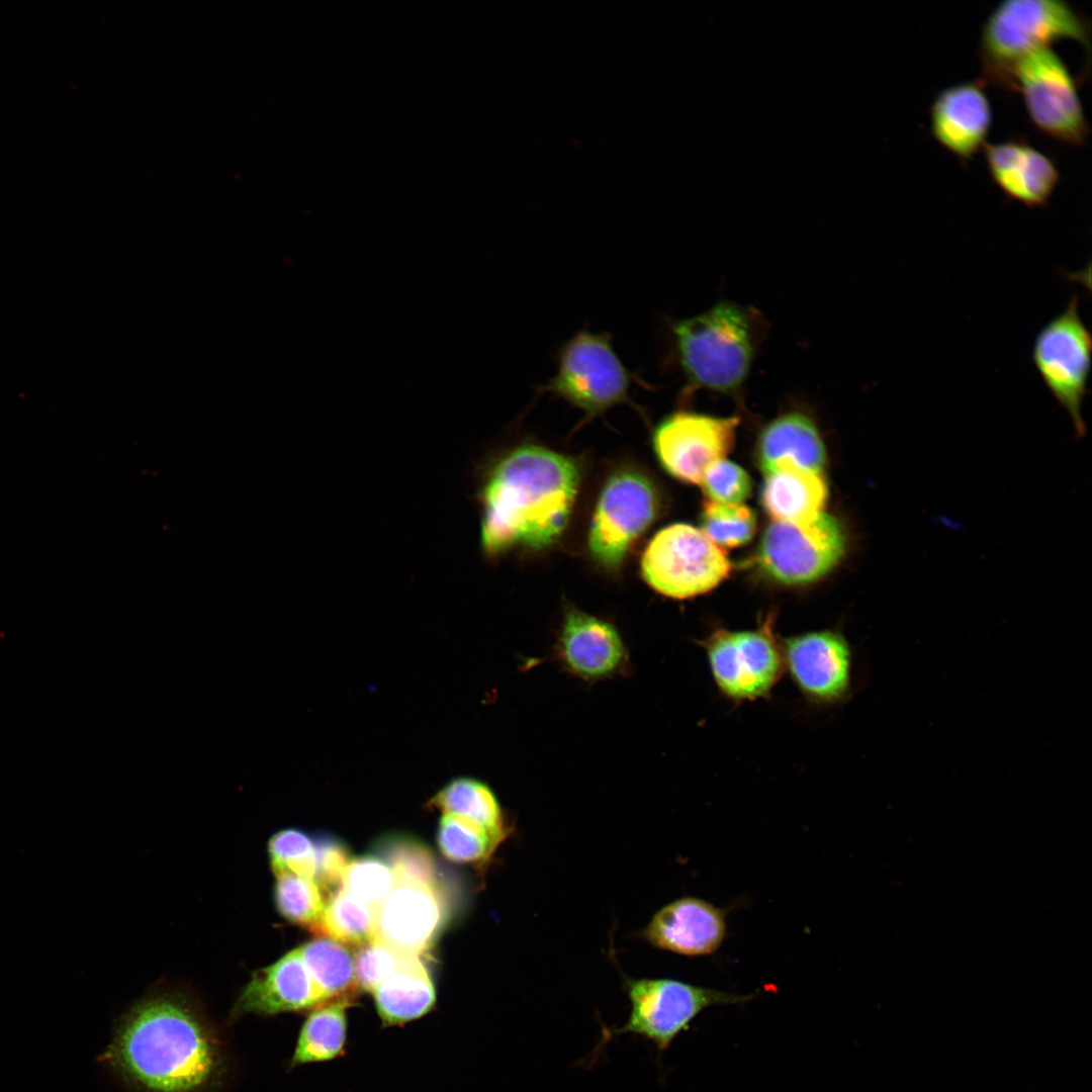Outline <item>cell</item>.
Returning <instances> with one entry per match:
<instances>
[{"label": "cell", "instance_id": "cell-1", "mask_svg": "<svg viewBox=\"0 0 1092 1092\" xmlns=\"http://www.w3.org/2000/svg\"><path fill=\"white\" fill-rule=\"evenodd\" d=\"M98 1062L134 1092H216L229 1069L216 1027L187 998L170 993L132 1005Z\"/></svg>", "mask_w": 1092, "mask_h": 1092}, {"label": "cell", "instance_id": "cell-2", "mask_svg": "<svg viewBox=\"0 0 1092 1092\" xmlns=\"http://www.w3.org/2000/svg\"><path fill=\"white\" fill-rule=\"evenodd\" d=\"M578 486V467L568 457L538 446L512 451L492 468L481 492L484 552L494 556L515 546L541 549L555 542Z\"/></svg>", "mask_w": 1092, "mask_h": 1092}, {"label": "cell", "instance_id": "cell-3", "mask_svg": "<svg viewBox=\"0 0 1092 1092\" xmlns=\"http://www.w3.org/2000/svg\"><path fill=\"white\" fill-rule=\"evenodd\" d=\"M679 367L690 386L730 393L747 379L757 345L756 326L744 307L719 301L672 322Z\"/></svg>", "mask_w": 1092, "mask_h": 1092}, {"label": "cell", "instance_id": "cell-4", "mask_svg": "<svg viewBox=\"0 0 1092 1092\" xmlns=\"http://www.w3.org/2000/svg\"><path fill=\"white\" fill-rule=\"evenodd\" d=\"M1062 38L1078 41L1089 53V23L1067 2H1001L982 28L980 58L985 79L1011 89V73L1017 61L1027 53Z\"/></svg>", "mask_w": 1092, "mask_h": 1092}, {"label": "cell", "instance_id": "cell-5", "mask_svg": "<svg viewBox=\"0 0 1092 1092\" xmlns=\"http://www.w3.org/2000/svg\"><path fill=\"white\" fill-rule=\"evenodd\" d=\"M846 546L844 526L821 512L804 522L774 521L763 532L755 560L770 580L800 586L829 573L844 556Z\"/></svg>", "mask_w": 1092, "mask_h": 1092}, {"label": "cell", "instance_id": "cell-6", "mask_svg": "<svg viewBox=\"0 0 1092 1092\" xmlns=\"http://www.w3.org/2000/svg\"><path fill=\"white\" fill-rule=\"evenodd\" d=\"M556 374L544 385L589 415L629 400L633 374L613 348L609 334L580 331L562 344Z\"/></svg>", "mask_w": 1092, "mask_h": 1092}, {"label": "cell", "instance_id": "cell-7", "mask_svg": "<svg viewBox=\"0 0 1092 1092\" xmlns=\"http://www.w3.org/2000/svg\"><path fill=\"white\" fill-rule=\"evenodd\" d=\"M625 990L631 1004L628 1020L620 1027L606 1029L604 1037L636 1034L651 1041L659 1053L666 1051L704 1009L741 1004L754 997V994L728 993L673 979H627Z\"/></svg>", "mask_w": 1092, "mask_h": 1092}, {"label": "cell", "instance_id": "cell-8", "mask_svg": "<svg viewBox=\"0 0 1092 1092\" xmlns=\"http://www.w3.org/2000/svg\"><path fill=\"white\" fill-rule=\"evenodd\" d=\"M731 570L724 550L701 530L673 524L649 542L641 559L645 581L672 599H690L715 588Z\"/></svg>", "mask_w": 1092, "mask_h": 1092}, {"label": "cell", "instance_id": "cell-9", "mask_svg": "<svg viewBox=\"0 0 1092 1092\" xmlns=\"http://www.w3.org/2000/svg\"><path fill=\"white\" fill-rule=\"evenodd\" d=\"M1074 294L1065 309L1037 333L1031 358L1045 387L1069 415L1076 435L1086 434L1082 404L1088 392L1092 336Z\"/></svg>", "mask_w": 1092, "mask_h": 1092}, {"label": "cell", "instance_id": "cell-10", "mask_svg": "<svg viewBox=\"0 0 1092 1092\" xmlns=\"http://www.w3.org/2000/svg\"><path fill=\"white\" fill-rule=\"evenodd\" d=\"M1011 89L1023 96L1032 123L1046 135L1083 146L1089 133L1076 82L1058 54L1040 47L1014 65Z\"/></svg>", "mask_w": 1092, "mask_h": 1092}, {"label": "cell", "instance_id": "cell-11", "mask_svg": "<svg viewBox=\"0 0 1092 1092\" xmlns=\"http://www.w3.org/2000/svg\"><path fill=\"white\" fill-rule=\"evenodd\" d=\"M701 645L717 688L734 702L767 697L784 670L782 644L770 618L753 630L719 628Z\"/></svg>", "mask_w": 1092, "mask_h": 1092}, {"label": "cell", "instance_id": "cell-12", "mask_svg": "<svg viewBox=\"0 0 1092 1092\" xmlns=\"http://www.w3.org/2000/svg\"><path fill=\"white\" fill-rule=\"evenodd\" d=\"M657 510L656 491L643 475L620 471L611 476L601 491L589 528L593 558L609 569L618 568Z\"/></svg>", "mask_w": 1092, "mask_h": 1092}, {"label": "cell", "instance_id": "cell-13", "mask_svg": "<svg viewBox=\"0 0 1092 1092\" xmlns=\"http://www.w3.org/2000/svg\"><path fill=\"white\" fill-rule=\"evenodd\" d=\"M738 423L737 417L673 413L655 429L656 456L670 475L700 485L707 467L724 459L732 449Z\"/></svg>", "mask_w": 1092, "mask_h": 1092}, {"label": "cell", "instance_id": "cell-14", "mask_svg": "<svg viewBox=\"0 0 1092 1092\" xmlns=\"http://www.w3.org/2000/svg\"><path fill=\"white\" fill-rule=\"evenodd\" d=\"M781 644L784 668L810 702L830 705L849 695L852 651L840 632H807L788 637Z\"/></svg>", "mask_w": 1092, "mask_h": 1092}, {"label": "cell", "instance_id": "cell-15", "mask_svg": "<svg viewBox=\"0 0 1092 1092\" xmlns=\"http://www.w3.org/2000/svg\"><path fill=\"white\" fill-rule=\"evenodd\" d=\"M445 920L435 881L398 879L376 910L375 938L401 954L424 953Z\"/></svg>", "mask_w": 1092, "mask_h": 1092}, {"label": "cell", "instance_id": "cell-16", "mask_svg": "<svg viewBox=\"0 0 1092 1092\" xmlns=\"http://www.w3.org/2000/svg\"><path fill=\"white\" fill-rule=\"evenodd\" d=\"M327 1002L305 967L298 947L253 974L239 994L230 1015H277L311 1010Z\"/></svg>", "mask_w": 1092, "mask_h": 1092}, {"label": "cell", "instance_id": "cell-17", "mask_svg": "<svg viewBox=\"0 0 1092 1092\" xmlns=\"http://www.w3.org/2000/svg\"><path fill=\"white\" fill-rule=\"evenodd\" d=\"M555 649L564 668L584 680L612 677L628 665L616 627L575 608L565 612Z\"/></svg>", "mask_w": 1092, "mask_h": 1092}, {"label": "cell", "instance_id": "cell-18", "mask_svg": "<svg viewBox=\"0 0 1092 1092\" xmlns=\"http://www.w3.org/2000/svg\"><path fill=\"white\" fill-rule=\"evenodd\" d=\"M725 933L723 910L707 901L687 897L658 910L642 936L654 947L696 957L717 950Z\"/></svg>", "mask_w": 1092, "mask_h": 1092}, {"label": "cell", "instance_id": "cell-19", "mask_svg": "<svg viewBox=\"0 0 1092 1092\" xmlns=\"http://www.w3.org/2000/svg\"><path fill=\"white\" fill-rule=\"evenodd\" d=\"M991 120V106L979 81L943 89L930 108L932 135L963 161L970 160L984 147Z\"/></svg>", "mask_w": 1092, "mask_h": 1092}, {"label": "cell", "instance_id": "cell-20", "mask_svg": "<svg viewBox=\"0 0 1092 1092\" xmlns=\"http://www.w3.org/2000/svg\"><path fill=\"white\" fill-rule=\"evenodd\" d=\"M983 148L991 177L1006 195L1028 207L1049 201L1060 174L1048 156L1014 141L986 143Z\"/></svg>", "mask_w": 1092, "mask_h": 1092}, {"label": "cell", "instance_id": "cell-21", "mask_svg": "<svg viewBox=\"0 0 1092 1092\" xmlns=\"http://www.w3.org/2000/svg\"><path fill=\"white\" fill-rule=\"evenodd\" d=\"M764 475L760 503L774 521L804 522L823 512L828 490L822 473L784 459Z\"/></svg>", "mask_w": 1092, "mask_h": 1092}, {"label": "cell", "instance_id": "cell-22", "mask_svg": "<svg viewBox=\"0 0 1092 1092\" xmlns=\"http://www.w3.org/2000/svg\"><path fill=\"white\" fill-rule=\"evenodd\" d=\"M756 459L764 474L784 459L822 473L826 451L814 421L804 413L791 412L763 428L756 446Z\"/></svg>", "mask_w": 1092, "mask_h": 1092}, {"label": "cell", "instance_id": "cell-23", "mask_svg": "<svg viewBox=\"0 0 1092 1092\" xmlns=\"http://www.w3.org/2000/svg\"><path fill=\"white\" fill-rule=\"evenodd\" d=\"M384 1025H399L427 1014L436 1002L429 971L420 957L405 954L398 968L372 992Z\"/></svg>", "mask_w": 1092, "mask_h": 1092}, {"label": "cell", "instance_id": "cell-24", "mask_svg": "<svg viewBox=\"0 0 1092 1092\" xmlns=\"http://www.w3.org/2000/svg\"><path fill=\"white\" fill-rule=\"evenodd\" d=\"M354 999V994L344 995L311 1009L299 1031L290 1067L333 1060L344 1052L346 1010Z\"/></svg>", "mask_w": 1092, "mask_h": 1092}, {"label": "cell", "instance_id": "cell-25", "mask_svg": "<svg viewBox=\"0 0 1092 1092\" xmlns=\"http://www.w3.org/2000/svg\"><path fill=\"white\" fill-rule=\"evenodd\" d=\"M430 805L505 837L502 807L492 790L479 780L461 777L450 781L431 799Z\"/></svg>", "mask_w": 1092, "mask_h": 1092}, {"label": "cell", "instance_id": "cell-26", "mask_svg": "<svg viewBox=\"0 0 1092 1092\" xmlns=\"http://www.w3.org/2000/svg\"><path fill=\"white\" fill-rule=\"evenodd\" d=\"M301 959L326 1001L359 989L353 957L344 944L320 937L298 946Z\"/></svg>", "mask_w": 1092, "mask_h": 1092}, {"label": "cell", "instance_id": "cell-27", "mask_svg": "<svg viewBox=\"0 0 1092 1092\" xmlns=\"http://www.w3.org/2000/svg\"><path fill=\"white\" fill-rule=\"evenodd\" d=\"M376 911L341 887L326 902L316 933L344 945L360 946L375 938Z\"/></svg>", "mask_w": 1092, "mask_h": 1092}, {"label": "cell", "instance_id": "cell-28", "mask_svg": "<svg viewBox=\"0 0 1092 1092\" xmlns=\"http://www.w3.org/2000/svg\"><path fill=\"white\" fill-rule=\"evenodd\" d=\"M504 839L463 817L443 813L439 822L441 852L456 862H476L488 857Z\"/></svg>", "mask_w": 1092, "mask_h": 1092}, {"label": "cell", "instance_id": "cell-29", "mask_svg": "<svg viewBox=\"0 0 1092 1092\" xmlns=\"http://www.w3.org/2000/svg\"><path fill=\"white\" fill-rule=\"evenodd\" d=\"M276 876L275 902L287 920L315 930L321 922L326 902L317 884L294 874Z\"/></svg>", "mask_w": 1092, "mask_h": 1092}, {"label": "cell", "instance_id": "cell-30", "mask_svg": "<svg viewBox=\"0 0 1092 1092\" xmlns=\"http://www.w3.org/2000/svg\"><path fill=\"white\" fill-rule=\"evenodd\" d=\"M756 516L743 504L724 505L706 502L701 515L702 531L717 546L738 547L751 540L756 531Z\"/></svg>", "mask_w": 1092, "mask_h": 1092}, {"label": "cell", "instance_id": "cell-31", "mask_svg": "<svg viewBox=\"0 0 1092 1092\" xmlns=\"http://www.w3.org/2000/svg\"><path fill=\"white\" fill-rule=\"evenodd\" d=\"M393 886L394 876L390 867L387 862L375 857L350 860L341 883V888L345 892L375 911L389 895Z\"/></svg>", "mask_w": 1092, "mask_h": 1092}, {"label": "cell", "instance_id": "cell-32", "mask_svg": "<svg viewBox=\"0 0 1092 1092\" xmlns=\"http://www.w3.org/2000/svg\"><path fill=\"white\" fill-rule=\"evenodd\" d=\"M268 851L275 875L289 873L314 881L315 843L303 832L295 829L277 832L269 841Z\"/></svg>", "mask_w": 1092, "mask_h": 1092}, {"label": "cell", "instance_id": "cell-33", "mask_svg": "<svg viewBox=\"0 0 1092 1092\" xmlns=\"http://www.w3.org/2000/svg\"><path fill=\"white\" fill-rule=\"evenodd\" d=\"M700 485L710 502L738 505L750 495L751 478L739 465L721 459L707 467Z\"/></svg>", "mask_w": 1092, "mask_h": 1092}, {"label": "cell", "instance_id": "cell-34", "mask_svg": "<svg viewBox=\"0 0 1092 1092\" xmlns=\"http://www.w3.org/2000/svg\"><path fill=\"white\" fill-rule=\"evenodd\" d=\"M404 956L376 939L358 946L353 957L358 988L372 993L398 968Z\"/></svg>", "mask_w": 1092, "mask_h": 1092}, {"label": "cell", "instance_id": "cell-35", "mask_svg": "<svg viewBox=\"0 0 1092 1092\" xmlns=\"http://www.w3.org/2000/svg\"><path fill=\"white\" fill-rule=\"evenodd\" d=\"M394 880L416 879L434 881V868L429 853L415 844H400L392 848L389 861Z\"/></svg>", "mask_w": 1092, "mask_h": 1092}, {"label": "cell", "instance_id": "cell-36", "mask_svg": "<svg viewBox=\"0 0 1092 1092\" xmlns=\"http://www.w3.org/2000/svg\"><path fill=\"white\" fill-rule=\"evenodd\" d=\"M316 848V875L314 882L323 892L342 883L344 872L350 862L347 850L338 842L322 840Z\"/></svg>", "mask_w": 1092, "mask_h": 1092}]
</instances>
